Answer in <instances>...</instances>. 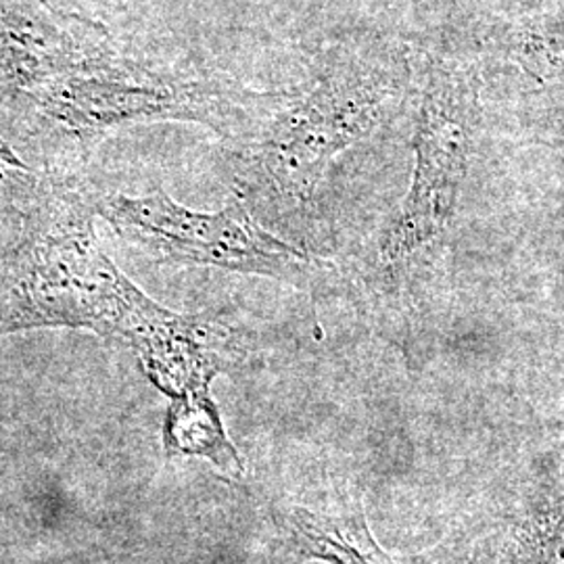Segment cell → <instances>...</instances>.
I'll return each instance as SVG.
<instances>
[{
    "label": "cell",
    "instance_id": "1",
    "mask_svg": "<svg viewBox=\"0 0 564 564\" xmlns=\"http://www.w3.org/2000/svg\"><path fill=\"white\" fill-rule=\"evenodd\" d=\"M95 214V202L65 182L36 193L0 268V337L84 328L130 351L170 402L212 398L232 354V330L142 293L102 251Z\"/></svg>",
    "mask_w": 564,
    "mask_h": 564
},
{
    "label": "cell",
    "instance_id": "2",
    "mask_svg": "<svg viewBox=\"0 0 564 564\" xmlns=\"http://www.w3.org/2000/svg\"><path fill=\"white\" fill-rule=\"evenodd\" d=\"M398 97L393 69L356 59L330 65L302 93L253 95L235 139L247 176L279 202H310L330 162L368 137Z\"/></svg>",
    "mask_w": 564,
    "mask_h": 564
},
{
    "label": "cell",
    "instance_id": "3",
    "mask_svg": "<svg viewBox=\"0 0 564 564\" xmlns=\"http://www.w3.org/2000/svg\"><path fill=\"white\" fill-rule=\"evenodd\" d=\"M53 128L88 153L142 121H195L235 139L251 95L216 82L181 80L111 51L28 95Z\"/></svg>",
    "mask_w": 564,
    "mask_h": 564
},
{
    "label": "cell",
    "instance_id": "4",
    "mask_svg": "<svg viewBox=\"0 0 564 564\" xmlns=\"http://www.w3.org/2000/svg\"><path fill=\"white\" fill-rule=\"evenodd\" d=\"M95 209L158 262L265 276L305 291L323 279V263L263 230L239 197L220 212H195L158 188L142 197L107 195Z\"/></svg>",
    "mask_w": 564,
    "mask_h": 564
},
{
    "label": "cell",
    "instance_id": "5",
    "mask_svg": "<svg viewBox=\"0 0 564 564\" xmlns=\"http://www.w3.org/2000/svg\"><path fill=\"white\" fill-rule=\"evenodd\" d=\"M470 120L468 82L454 72H437L424 93L412 184L379 247L387 268H405L444 239L463 184Z\"/></svg>",
    "mask_w": 564,
    "mask_h": 564
},
{
    "label": "cell",
    "instance_id": "6",
    "mask_svg": "<svg viewBox=\"0 0 564 564\" xmlns=\"http://www.w3.org/2000/svg\"><path fill=\"white\" fill-rule=\"evenodd\" d=\"M97 21L63 13L46 0H0V84L32 95L48 82L107 55Z\"/></svg>",
    "mask_w": 564,
    "mask_h": 564
},
{
    "label": "cell",
    "instance_id": "7",
    "mask_svg": "<svg viewBox=\"0 0 564 564\" xmlns=\"http://www.w3.org/2000/svg\"><path fill=\"white\" fill-rule=\"evenodd\" d=\"M485 564H564V475L544 479L487 535Z\"/></svg>",
    "mask_w": 564,
    "mask_h": 564
},
{
    "label": "cell",
    "instance_id": "8",
    "mask_svg": "<svg viewBox=\"0 0 564 564\" xmlns=\"http://www.w3.org/2000/svg\"><path fill=\"white\" fill-rule=\"evenodd\" d=\"M289 540L303 561L326 564H398L368 527L362 506L339 510L293 508L289 512Z\"/></svg>",
    "mask_w": 564,
    "mask_h": 564
},
{
    "label": "cell",
    "instance_id": "9",
    "mask_svg": "<svg viewBox=\"0 0 564 564\" xmlns=\"http://www.w3.org/2000/svg\"><path fill=\"white\" fill-rule=\"evenodd\" d=\"M162 433L170 458H203L226 475L241 477V456L228 440L220 410L212 398L170 402Z\"/></svg>",
    "mask_w": 564,
    "mask_h": 564
},
{
    "label": "cell",
    "instance_id": "10",
    "mask_svg": "<svg viewBox=\"0 0 564 564\" xmlns=\"http://www.w3.org/2000/svg\"><path fill=\"white\" fill-rule=\"evenodd\" d=\"M514 57L538 78H564V21H547L521 32Z\"/></svg>",
    "mask_w": 564,
    "mask_h": 564
}]
</instances>
